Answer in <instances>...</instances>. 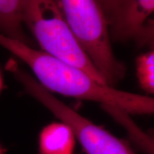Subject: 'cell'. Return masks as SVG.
Segmentation results:
<instances>
[{
    "label": "cell",
    "mask_w": 154,
    "mask_h": 154,
    "mask_svg": "<svg viewBox=\"0 0 154 154\" xmlns=\"http://www.w3.org/2000/svg\"><path fill=\"white\" fill-rule=\"evenodd\" d=\"M0 45L24 61L49 92L100 103L128 113L154 114V98L130 93L97 82L91 76L42 51L0 35Z\"/></svg>",
    "instance_id": "6da1fadb"
},
{
    "label": "cell",
    "mask_w": 154,
    "mask_h": 154,
    "mask_svg": "<svg viewBox=\"0 0 154 154\" xmlns=\"http://www.w3.org/2000/svg\"><path fill=\"white\" fill-rule=\"evenodd\" d=\"M58 5L74 37L106 85L115 86L126 69L113 53L109 24L99 1L61 0Z\"/></svg>",
    "instance_id": "7a4b0ae2"
},
{
    "label": "cell",
    "mask_w": 154,
    "mask_h": 154,
    "mask_svg": "<svg viewBox=\"0 0 154 154\" xmlns=\"http://www.w3.org/2000/svg\"><path fill=\"white\" fill-rule=\"evenodd\" d=\"M24 17V24L42 51L81 69L97 82L106 85L77 42L57 1L25 0Z\"/></svg>",
    "instance_id": "3957f363"
},
{
    "label": "cell",
    "mask_w": 154,
    "mask_h": 154,
    "mask_svg": "<svg viewBox=\"0 0 154 154\" xmlns=\"http://www.w3.org/2000/svg\"><path fill=\"white\" fill-rule=\"evenodd\" d=\"M9 70L28 94L72 128L87 154H135L127 142L96 125L55 97L32 76L11 62Z\"/></svg>",
    "instance_id": "277c9868"
},
{
    "label": "cell",
    "mask_w": 154,
    "mask_h": 154,
    "mask_svg": "<svg viewBox=\"0 0 154 154\" xmlns=\"http://www.w3.org/2000/svg\"><path fill=\"white\" fill-rule=\"evenodd\" d=\"M113 41L134 40L154 13V0L99 1Z\"/></svg>",
    "instance_id": "5b68a950"
},
{
    "label": "cell",
    "mask_w": 154,
    "mask_h": 154,
    "mask_svg": "<svg viewBox=\"0 0 154 154\" xmlns=\"http://www.w3.org/2000/svg\"><path fill=\"white\" fill-rule=\"evenodd\" d=\"M25 0H0V35L33 47L23 24Z\"/></svg>",
    "instance_id": "8992f818"
},
{
    "label": "cell",
    "mask_w": 154,
    "mask_h": 154,
    "mask_svg": "<svg viewBox=\"0 0 154 154\" xmlns=\"http://www.w3.org/2000/svg\"><path fill=\"white\" fill-rule=\"evenodd\" d=\"M76 137L65 123L54 122L45 126L39 135V154H72Z\"/></svg>",
    "instance_id": "52a82bcc"
},
{
    "label": "cell",
    "mask_w": 154,
    "mask_h": 154,
    "mask_svg": "<svg viewBox=\"0 0 154 154\" xmlns=\"http://www.w3.org/2000/svg\"><path fill=\"white\" fill-rule=\"evenodd\" d=\"M112 119L126 131L128 138L138 149L146 154H154V129L143 131L131 115L121 110L113 111Z\"/></svg>",
    "instance_id": "ba28073f"
},
{
    "label": "cell",
    "mask_w": 154,
    "mask_h": 154,
    "mask_svg": "<svg viewBox=\"0 0 154 154\" xmlns=\"http://www.w3.org/2000/svg\"><path fill=\"white\" fill-rule=\"evenodd\" d=\"M136 76L142 89L154 94V49L137 58Z\"/></svg>",
    "instance_id": "9c48e42d"
},
{
    "label": "cell",
    "mask_w": 154,
    "mask_h": 154,
    "mask_svg": "<svg viewBox=\"0 0 154 154\" xmlns=\"http://www.w3.org/2000/svg\"><path fill=\"white\" fill-rule=\"evenodd\" d=\"M134 42L140 47L147 46L154 49V20L147 22Z\"/></svg>",
    "instance_id": "30bf717a"
},
{
    "label": "cell",
    "mask_w": 154,
    "mask_h": 154,
    "mask_svg": "<svg viewBox=\"0 0 154 154\" xmlns=\"http://www.w3.org/2000/svg\"><path fill=\"white\" fill-rule=\"evenodd\" d=\"M2 80L1 74H0V90H1V88H2Z\"/></svg>",
    "instance_id": "8fae6325"
},
{
    "label": "cell",
    "mask_w": 154,
    "mask_h": 154,
    "mask_svg": "<svg viewBox=\"0 0 154 154\" xmlns=\"http://www.w3.org/2000/svg\"><path fill=\"white\" fill-rule=\"evenodd\" d=\"M0 154H2V151H1V149H0Z\"/></svg>",
    "instance_id": "7c38bea8"
}]
</instances>
